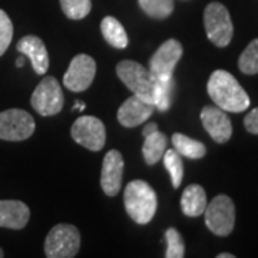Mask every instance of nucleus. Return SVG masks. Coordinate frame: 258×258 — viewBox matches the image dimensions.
I'll return each instance as SVG.
<instances>
[{"label": "nucleus", "instance_id": "1", "mask_svg": "<svg viewBox=\"0 0 258 258\" xmlns=\"http://www.w3.org/2000/svg\"><path fill=\"white\" fill-rule=\"evenodd\" d=\"M207 91L212 102L222 111L240 113L249 108V96L234 75L217 69L214 71L207 83Z\"/></svg>", "mask_w": 258, "mask_h": 258}, {"label": "nucleus", "instance_id": "2", "mask_svg": "<svg viewBox=\"0 0 258 258\" xmlns=\"http://www.w3.org/2000/svg\"><path fill=\"white\" fill-rule=\"evenodd\" d=\"M125 208L137 224H148L157 212V194L145 181L135 179L125 188Z\"/></svg>", "mask_w": 258, "mask_h": 258}, {"label": "nucleus", "instance_id": "3", "mask_svg": "<svg viewBox=\"0 0 258 258\" xmlns=\"http://www.w3.org/2000/svg\"><path fill=\"white\" fill-rule=\"evenodd\" d=\"M116 75L128 86L132 95L151 102L154 105V93L157 79L151 71L134 60H122L116 66Z\"/></svg>", "mask_w": 258, "mask_h": 258}, {"label": "nucleus", "instance_id": "4", "mask_svg": "<svg viewBox=\"0 0 258 258\" xmlns=\"http://www.w3.org/2000/svg\"><path fill=\"white\" fill-rule=\"evenodd\" d=\"M204 26L207 37L215 46H228L234 35V25L228 9L218 2L210 3L204 10Z\"/></svg>", "mask_w": 258, "mask_h": 258}, {"label": "nucleus", "instance_id": "5", "mask_svg": "<svg viewBox=\"0 0 258 258\" xmlns=\"http://www.w3.org/2000/svg\"><path fill=\"white\" fill-rule=\"evenodd\" d=\"M205 225L218 237L230 235L235 225V205L228 195H217L205 208Z\"/></svg>", "mask_w": 258, "mask_h": 258}, {"label": "nucleus", "instance_id": "6", "mask_svg": "<svg viewBox=\"0 0 258 258\" xmlns=\"http://www.w3.org/2000/svg\"><path fill=\"white\" fill-rule=\"evenodd\" d=\"M81 247V234L75 225L59 224L47 234L45 254L49 258H72Z\"/></svg>", "mask_w": 258, "mask_h": 258}, {"label": "nucleus", "instance_id": "7", "mask_svg": "<svg viewBox=\"0 0 258 258\" xmlns=\"http://www.w3.org/2000/svg\"><path fill=\"white\" fill-rule=\"evenodd\" d=\"M30 103L42 116H53L63 109V92L55 76H46L32 93Z\"/></svg>", "mask_w": 258, "mask_h": 258}, {"label": "nucleus", "instance_id": "8", "mask_svg": "<svg viewBox=\"0 0 258 258\" xmlns=\"http://www.w3.org/2000/svg\"><path fill=\"white\" fill-rule=\"evenodd\" d=\"M35 119L22 109H8L0 112V139L25 141L35 132Z\"/></svg>", "mask_w": 258, "mask_h": 258}, {"label": "nucleus", "instance_id": "9", "mask_svg": "<svg viewBox=\"0 0 258 258\" xmlns=\"http://www.w3.org/2000/svg\"><path fill=\"white\" fill-rule=\"evenodd\" d=\"M71 135L75 142L89 151H101L106 141L105 125L95 116L78 118L71 128Z\"/></svg>", "mask_w": 258, "mask_h": 258}, {"label": "nucleus", "instance_id": "10", "mask_svg": "<svg viewBox=\"0 0 258 258\" xmlns=\"http://www.w3.org/2000/svg\"><path fill=\"white\" fill-rule=\"evenodd\" d=\"M182 45L176 39L164 42L149 60V71L157 79L174 78L175 66L182 57Z\"/></svg>", "mask_w": 258, "mask_h": 258}, {"label": "nucleus", "instance_id": "11", "mask_svg": "<svg viewBox=\"0 0 258 258\" xmlns=\"http://www.w3.org/2000/svg\"><path fill=\"white\" fill-rule=\"evenodd\" d=\"M96 75V63L91 56L78 55L72 59L63 76V85L72 92H83L91 85Z\"/></svg>", "mask_w": 258, "mask_h": 258}, {"label": "nucleus", "instance_id": "12", "mask_svg": "<svg viewBox=\"0 0 258 258\" xmlns=\"http://www.w3.org/2000/svg\"><path fill=\"white\" fill-rule=\"evenodd\" d=\"M203 126L215 142L225 144L232 135V123L228 115L218 106H204L200 113Z\"/></svg>", "mask_w": 258, "mask_h": 258}, {"label": "nucleus", "instance_id": "13", "mask_svg": "<svg viewBox=\"0 0 258 258\" xmlns=\"http://www.w3.org/2000/svg\"><path fill=\"white\" fill-rule=\"evenodd\" d=\"M122 176H123V157L119 151L111 149L106 152L102 164L101 186L103 192L109 197L118 195L122 186Z\"/></svg>", "mask_w": 258, "mask_h": 258}, {"label": "nucleus", "instance_id": "14", "mask_svg": "<svg viewBox=\"0 0 258 258\" xmlns=\"http://www.w3.org/2000/svg\"><path fill=\"white\" fill-rule=\"evenodd\" d=\"M154 109L155 106L151 102L145 101L137 95H132L120 105L118 111V120L125 128H135L147 122L154 113Z\"/></svg>", "mask_w": 258, "mask_h": 258}, {"label": "nucleus", "instance_id": "15", "mask_svg": "<svg viewBox=\"0 0 258 258\" xmlns=\"http://www.w3.org/2000/svg\"><path fill=\"white\" fill-rule=\"evenodd\" d=\"M18 52L30 59L32 66L37 75H45L49 69V53L40 37L28 35L22 37L16 45Z\"/></svg>", "mask_w": 258, "mask_h": 258}, {"label": "nucleus", "instance_id": "16", "mask_svg": "<svg viewBox=\"0 0 258 258\" xmlns=\"http://www.w3.org/2000/svg\"><path fill=\"white\" fill-rule=\"evenodd\" d=\"M30 218L29 207L18 200H0V227L22 230Z\"/></svg>", "mask_w": 258, "mask_h": 258}, {"label": "nucleus", "instance_id": "17", "mask_svg": "<svg viewBox=\"0 0 258 258\" xmlns=\"http://www.w3.org/2000/svg\"><path fill=\"white\" fill-rule=\"evenodd\" d=\"M207 194L203 186L192 184L185 188L181 197V208L186 217H200L207 208Z\"/></svg>", "mask_w": 258, "mask_h": 258}, {"label": "nucleus", "instance_id": "18", "mask_svg": "<svg viewBox=\"0 0 258 258\" xmlns=\"http://www.w3.org/2000/svg\"><path fill=\"white\" fill-rule=\"evenodd\" d=\"M144 145H142V155L148 165H155L158 161H161L166 151L168 139L165 134L159 132V129L151 132L144 137Z\"/></svg>", "mask_w": 258, "mask_h": 258}, {"label": "nucleus", "instance_id": "19", "mask_svg": "<svg viewBox=\"0 0 258 258\" xmlns=\"http://www.w3.org/2000/svg\"><path fill=\"white\" fill-rule=\"evenodd\" d=\"M101 32L105 37V40L111 46L116 47V49H125L128 46V33L116 18L106 16V18L102 19Z\"/></svg>", "mask_w": 258, "mask_h": 258}, {"label": "nucleus", "instance_id": "20", "mask_svg": "<svg viewBox=\"0 0 258 258\" xmlns=\"http://www.w3.org/2000/svg\"><path fill=\"white\" fill-rule=\"evenodd\" d=\"M172 144L174 149L181 155V157L188 158V159H201L207 152V148L203 142L195 141V139L186 137L184 134L176 132L172 135Z\"/></svg>", "mask_w": 258, "mask_h": 258}, {"label": "nucleus", "instance_id": "21", "mask_svg": "<svg viewBox=\"0 0 258 258\" xmlns=\"http://www.w3.org/2000/svg\"><path fill=\"white\" fill-rule=\"evenodd\" d=\"M174 88H175L174 78L157 79L155 93H154V106L158 111L165 112L169 109L171 102H172V95H174Z\"/></svg>", "mask_w": 258, "mask_h": 258}, {"label": "nucleus", "instance_id": "22", "mask_svg": "<svg viewBox=\"0 0 258 258\" xmlns=\"http://www.w3.org/2000/svg\"><path fill=\"white\" fill-rule=\"evenodd\" d=\"M164 165L168 169L169 175H171V181H172V186L174 188H179L184 179V164H182V158L176 152L175 149H166L164 152Z\"/></svg>", "mask_w": 258, "mask_h": 258}, {"label": "nucleus", "instance_id": "23", "mask_svg": "<svg viewBox=\"0 0 258 258\" xmlns=\"http://www.w3.org/2000/svg\"><path fill=\"white\" fill-rule=\"evenodd\" d=\"M141 9L155 19L168 18L174 10V0H138Z\"/></svg>", "mask_w": 258, "mask_h": 258}, {"label": "nucleus", "instance_id": "24", "mask_svg": "<svg viewBox=\"0 0 258 258\" xmlns=\"http://www.w3.org/2000/svg\"><path fill=\"white\" fill-rule=\"evenodd\" d=\"M238 66L242 74H258V39L252 40L247 49L241 53L238 59Z\"/></svg>", "mask_w": 258, "mask_h": 258}, {"label": "nucleus", "instance_id": "25", "mask_svg": "<svg viewBox=\"0 0 258 258\" xmlns=\"http://www.w3.org/2000/svg\"><path fill=\"white\" fill-rule=\"evenodd\" d=\"M64 15L72 20L86 18L92 9L91 0H60Z\"/></svg>", "mask_w": 258, "mask_h": 258}, {"label": "nucleus", "instance_id": "26", "mask_svg": "<svg viewBox=\"0 0 258 258\" xmlns=\"http://www.w3.org/2000/svg\"><path fill=\"white\" fill-rule=\"evenodd\" d=\"M166 258H182L185 255V244L181 234L175 228H168L165 232Z\"/></svg>", "mask_w": 258, "mask_h": 258}, {"label": "nucleus", "instance_id": "27", "mask_svg": "<svg viewBox=\"0 0 258 258\" xmlns=\"http://www.w3.org/2000/svg\"><path fill=\"white\" fill-rule=\"evenodd\" d=\"M13 37V25L6 12L0 9V56L3 55Z\"/></svg>", "mask_w": 258, "mask_h": 258}, {"label": "nucleus", "instance_id": "28", "mask_svg": "<svg viewBox=\"0 0 258 258\" xmlns=\"http://www.w3.org/2000/svg\"><path fill=\"white\" fill-rule=\"evenodd\" d=\"M244 126H245V129H247L248 132L254 134V135H258V108L252 109V111L249 112L248 115L245 116V119H244Z\"/></svg>", "mask_w": 258, "mask_h": 258}, {"label": "nucleus", "instance_id": "29", "mask_svg": "<svg viewBox=\"0 0 258 258\" xmlns=\"http://www.w3.org/2000/svg\"><path fill=\"white\" fill-rule=\"evenodd\" d=\"M157 129H158V125H157V123H154V122H152V123H148L147 126L144 128L142 134H144V137H145V135L151 134V132H154V131H157Z\"/></svg>", "mask_w": 258, "mask_h": 258}, {"label": "nucleus", "instance_id": "30", "mask_svg": "<svg viewBox=\"0 0 258 258\" xmlns=\"http://www.w3.org/2000/svg\"><path fill=\"white\" fill-rule=\"evenodd\" d=\"M72 109H74V111H85V109H86V105H85V102L76 101Z\"/></svg>", "mask_w": 258, "mask_h": 258}, {"label": "nucleus", "instance_id": "31", "mask_svg": "<svg viewBox=\"0 0 258 258\" xmlns=\"http://www.w3.org/2000/svg\"><path fill=\"white\" fill-rule=\"evenodd\" d=\"M235 255L234 254H225V252H222V254H218L217 258H234Z\"/></svg>", "mask_w": 258, "mask_h": 258}, {"label": "nucleus", "instance_id": "32", "mask_svg": "<svg viewBox=\"0 0 258 258\" xmlns=\"http://www.w3.org/2000/svg\"><path fill=\"white\" fill-rule=\"evenodd\" d=\"M23 63H25V57H19L18 60H16V66H23Z\"/></svg>", "mask_w": 258, "mask_h": 258}, {"label": "nucleus", "instance_id": "33", "mask_svg": "<svg viewBox=\"0 0 258 258\" xmlns=\"http://www.w3.org/2000/svg\"><path fill=\"white\" fill-rule=\"evenodd\" d=\"M3 255H5V252H3V249L0 248V258L3 257Z\"/></svg>", "mask_w": 258, "mask_h": 258}]
</instances>
